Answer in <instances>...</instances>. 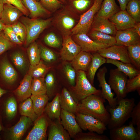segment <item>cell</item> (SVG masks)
Masks as SVG:
<instances>
[{"instance_id": "6da1fadb", "label": "cell", "mask_w": 140, "mask_h": 140, "mask_svg": "<svg viewBox=\"0 0 140 140\" xmlns=\"http://www.w3.org/2000/svg\"><path fill=\"white\" fill-rule=\"evenodd\" d=\"M105 102L101 94L91 95L78 103V113L92 116L107 126L110 116L104 106Z\"/></svg>"}, {"instance_id": "7a4b0ae2", "label": "cell", "mask_w": 140, "mask_h": 140, "mask_svg": "<svg viewBox=\"0 0 140 140\" xmlns=\"http://www.w3.org/2000/svg\"><path fill=\"white\" fill-rule=\"evenodd\" d=\"M117 104L115 107L107 106L106 109L110 114L107 124L109 130L123 125L130 118L135 106V100L132 98H122L117 100Z\"/></svg>"}, {"instance_id": "3957f363", "label": "cell", "mask_w": 140, "mask_h": 140, "mask_svg": "<svg viewBox=\"0 0 140 140\" xmlns=\"http://www.w3.org/2000/svg\"><path fill=\"white\" fill-rule=\"evenodd\" d=\"M76 75L75 85L72 86L70 92L78 103L91 95L101 94V90L97 89L91 83L85 71H77Z\"/></svg>"}, {"instance_id": "277c9868", "label": "cell", "mask_w": 140, "mask_h": 140, "mask_svg": "<svg viewBox=\"0 0 140 140\" xmlns=\"http://www.w3.org/2000/svg\"><path fill=\"white\" fill-rule=\"evenodd\" d=\"M26 29V45L33 43L50 24L51 19L30 18L23 17L21 20Z\"/></svg>"}, {"instance_id": "5b68a950", "label": "cell", "mask_w": 140, "mask_h": 140, "mask_svg": "<svg viewBox=\"0 0 140 140\" xmlns=\"http://www.w3.org/2000/svg\"><path fill=\"white\" fill-rule=\"evenodd\" d=\"M103 0H95L91 7L82 15L76 26L71 30L73 35L87 34L91 26L94 15L100 9Z\"/></svg>"}, {"instance_id": "8992f818", "label": "cell", "mask_w": 140, "mask_h": 140, "mask_svg": "<svg viewBox=\"0 0 140 140\" xmlns=\"http://www.w3.org/2000/svg\"><path fill=\"white\" fill-rule=\"evenodd\" d=\"M128 76L117 68L110 71L108 84L116 95L117 100L126 97V86Z\"/></svg>"}, {"instance_id": "52a82bcc", "label": "cell", "mask_w": 140, "mask_h": 140, "mask_svg": "<svg viewBox=\"0 0 140 140\" xmlns=\"http://www.w3.org/2000/svg\"><path fill=\"white\" fill-rule=\"evenodd\" d=\"M75 116L76 120L82 130L102 134L107 129L104 124L92 116L78 113Z\"/></svg>"}, {"instance_id": "ba28073f", "label": "cell", "mask_w": 140, "mask_h": 140, "mask_svg": "<svg viewBox=\"0 0 140 140\" xmlns=\"http://www.w3.org/2000/svg\"><path fill=\"white\" fill-rule=\"evenodd\" d=\"M97 52L105 58L131 63L128 54L127 46L115 45L100 50Z\"/></svg>"}, {"instance_id": "9c48e42d", "label": "cell", "mask_w": 140, "mask_h": 140, "mask_svg": "<svg viewBox=\"0 0 140 140\" xmlns=\"http://www.w3.org/2000/svg\"><path fill=\"white\" fill-rule=\"evenodd\" d=\"M110 139L111 140H140V134L137 131L132 123L110 130Z\"/></svg>"}, {"instance_id": "30bf717a", "label": "cell", "mask_w": 140, "mask_h": 140, "mask_svg": "<svg viewBox=\"0 0 140 140\" xmlns=\"http://www.w3.org/2000/svg\"><path fill=\"white\" fill-rule=\"evenodd\" d=\"M107 72L106 66L100 68L97 74V79L99 82V86L101 88V96L107 101L110 107H115L117 104V100L116 97H114L115 93L112 92L110 86L106 81L105 76Z\"/></svg>"}, {"instance_id": "8fae6325", "label": "cell", "mask_w": 140, "mask_h": 140, "mask_svg": "<svg viewBox=\"0 0 140 140\" xmlns=\"http://www.w3.org/2000/svg\"><path fill=\"white\" fill-rule=\"evenodd\" d=\"M34 126L25 140H45L49 124L47 116L43 114L34 122Z\"/></svg>"}, {"instance_id": "7c38bea8", "label": "cell", "mask_w": 140, "mask_h": 140, "mask_svg": "<svg viewBox=\"0 0 140 140\" xmlns=\"http://www.w3.org/2000/svg\"><path fill=\"white\" fill-rule=\"evenodd\" d=\"M81 51V47L70 36L67 35L64 36L62 47L60 52L62 60L72 61Z\"/></svg>"}, {"instance_id": "4fadbf2b", "label": "cell", "mask_w": 140, "mask_h": 140, "mask_svg": "<svg viewBox=\"0 0 140 140\" xmlns=\"http://www.w3.org/2000/svg\"><path fill=\"white\" fill-rule=\"evenodd\" d=\"M60 118L61 124L71 138H73L77 134L82 132L74 114L61 109Z\"/></svg>"}, {"instance_id": "5bb4252c", "label": "cell", "mask_w": 140, "mask_h": 140, "mask_svg": "<svg viewBox=\"0 0 140 140\" xmlns=\"http://www.w3.org/2000/svg\"><path fill=\"white\" fill-rule=\"evenodd\" d=\"M115 37L116 45L127 47L140 43V36L134 28L116 31Z\"/></svg>"}, {"instance_id": "9a60e30c", "label": "cell", "mask_w": 140, "mask_h": 140, "mask_svg": "<svg viewBox=\"0 0 140 140\" xmlns=\"http://www.w3.org/2000/svg\"><path fill=\"white\" fill-rule=\"evenodd\" d=\"M32 122L29 118L22 116L16 124L8 129L6 138L12 140H20L32 124Z\"/></svg>"}, {"instance_id": "2e32d148", "label": "cell", "mask_w": 140, "mask_h": 140, "mask_svg": "<svg viewBox=\"0 0 140 140\" xmlns=\"http://www.w3.org/2000/svg\"><path fill=\"white\" fill-rule=\"evenodd\" d=\"M74 35L73 40L80 46L82 51L89 52H97L100 50L110 46L95 42L86 34L79 33Z\"/></svg>"}, {"instance_id": "e0dca14e", "label": "cell", "mask_w": 140, "mask_h": 140, "mask_svg": "<svg viewBox=\"0 0 140 140\" xmlns=\"http://www.w3.org/2000/svg\"><path fill=\"white\" fill-rule=\"evenodd\" d=\"M117 31L133 28L136 23L126 10H120L109 19Z\"/></svg>"}, {"instance_id": "ac0fdd59", "label": "cell", "mask_w": 140, "mask_h": 140, "mask_svg": "<svg viewBox=\"0 0 140 140\" xmlns=\"http://www.w3.org/2000/svg\"><path fill=\"white\" fill-rule=\"evenodd\" d=\"M91 26L92 30L113 36L115 35L117 31L114 25L108 19L100 17L97 15L94 17Z\"/></svg>"}, {"instance_id": "d6986e66", "label": "cell", "mask_w": 140, "mask_h": 140, "mask_svg": "<svg viewBox=\"0 0 140 140\" xmlns=\"http://www.w3.org/2000/svg\"><path fill=\"white\" fill-rule=\"evenodd\" d=\"M23 13L17 8L10 4H4L3 10L1 18L5 25H11L17 22Z\"/></svg>"}, {"instance_id": "ffe728a7", "label": "cell", "mask_w": 140, "mask_h": 140, "mask_svg": "<svg viewBox=\"0 0 140 140\" xmlns=\"http://www.w3.org/2000/svg\"><path fill=\"white\" fill-rule=\"evenodd\" d=\"M71 137L65 129L60 121L55 120L51 123L50 128L48 140H69Z\"/></svg>"}, {"instance_id": "44dd1931", "label": "cell", "mask_w": 140, "mask_h": 140, "mask_svg": "<svg viewBox=\"0 0 140 140\" xmlns=\"http://www.w3.org/2000/svg\"><path fill=\"white\" fill-rule=\"evenodd\" d=\"M60 102L61 109L74 114L78 113V103L70 92L65 88H63L60 94Z\"/></svg>"}, {"instance_id": "7402d4cb", "label": "cell", "mask_w": 140, "mask_h": 140, "mask_svg": "<svg viewBox=\"0 0 140 140\" xmlns=\"http://www.w3.org/2000/svg\"><path fill=\"white\" fill-rule=\"evenodd\" d=\"M33 78L28 74L24 77L18 88L14 92L19 101L22 102L32 95L31 84Z\"/></svg>"}, {"instance_id": "603a6c76", "label": "cell", "mask_w": 140, "mask_h": 140, "mask_svg": "<svg viewBox=\"0 0 140 140\" xmlns=\"http://www.w3.org/2000/svg\"><path fill=\"white\" fill-rule=\"evenodd\" d=\"M0 74L3 80L6 83L11 84L16 80L17 74L11 64L5 59L0 64Z\"/></svg>"}, {"instance_id": "cb8c5ba5", "label": "cell", "mask_w": 140, "mask_h": 140, "mask_svg": "<svg viewBox=\"0 0 140 140\" xmlns=\"http://www.w3.org/2000/svg\"><path fill=\"white\" fill-rule=\"evenodd\" d=\"M92 60L90 52L81 51L71 61L73 67L76 71H87Z\"/></svg>"}, {"instance_id": "d4e9b609", "label": "cell", "mask_w": 140, "mask_h": 140, "mask_svg": "<svg viewBox=\"0 0 140 140\" xmlns=\"http://www.w3.org/2000/svg\"><path fill=\"white\" fill-rule=\"evenodd\" d=\"M92 60L87 70V78L93 86L95 73L98 69L106 63V59L101 56L97 52L91 54Z\"/></svg>"}, {"instance_id": "484cf974", "label": "cell", "mask_w": 140, "mask_h": 140, "mask_svg": "<svg viewBox=\"0 0 140 140\" xmlns=\"http://www.w3.org/2000/svg\"><path fill=\"white\" fill-rule=\"evenodd\" d=\"M23 4L29 11L31 18H35L49 13L39 2L36 0H22Z\"/></svg>"}, {"instance_id": "4316f807", "label": "cell", "mask_w": 140, "mask_h": 140, "mask_svg": "<svg viewBox=\"0 0 140 140\" xmlns=\"http://www.w3.org/2000/svg\"><path fill=\"white\" fill-rule=\"evenodd\" d=\"M106 59V63L115 66L119 70L126 75L129 79L133 78L140 73V70L131 63H124L117 60Z\"/></svg>"}, {"instance_id": "83f0119b", "label": "cell", "mask_w": 140, "mask_h": 140, "mask_svg": "<svg viewBox=\"0 0 140 140\" xmlns=\"http://www.w3.org/2000/svg\"><path fill=\"white\" fill-rule=\"evenodd\" d=\"M60 94H57L51 102L47 103L44 109V112L51 119L60 121Z\"/></svg>"}, {"instance_id": "f1b7e54d", "label": "cell", "mask_w": 140, "mask_h": 140, "mask_svg": "<svg viewBox=\"0 0 140 140\" xmlns=\"http://www.w3.org/2000/svg\"><path fill=\"white\" fill-rule=\"evenodd\" d=\"M120 11V8L116 4L115 0H103L97 15L109 19Z\"/></svg>"}, {"instance_id": "f546056e", "label": "cell", "mask_w": 140, "mask_h": 140, "mask_svg": "<svg viewBox=\"0 0 140 140\" xmlns=\"http://www.w3.org/2000/svg\"><path fill=\"white\" fill-rule=\"evenodd\" d=\"M88 36L95 42L105 44L110 46L116 45L115 36L94 30H92Z\"/></svg>"}, {"instance_id": "4dcf8cb0", "label": "cell", "mask_w": 140, "mask_h": 140, "mask_svg": "<svg viewBox=\"0 0 140 140\" xmlns=\"http://www.w3.org/2000/svg\"><path fill=\"white\" fill-rule=\"evenodd\" d=\"M30 98L32 102L34 111L38 117L43 114L48 102L49 97L46 94L40 95H31Z\"/></svg>"}, {"instance_id": "1f68e13d", "label": "cell", "mask_w": 140, "mask_h": 140, "mask_svg": "<svg viewBox=\"0 0 140 140\" xmlns=\"http://www.w3.org/2000/svg\"><path fill=\"white\" fill-rule=\"evenodd\" d=\"M2 106L4 117L9 120L12 119L17 112V105L15 99L13 97L8 98L4 101Z\"/></svg>"}, {"instance_id": "d6a6232c", "label": "cell", "mask_w": 140, "mask_h": 140, "mask_svg": "<svg viewBox=\"0 0 140 140\" xmlns=\"http://www.w3.org/2000/svg\"><path fill=\"white\" fill-rule=\"evenodd\" d=\"M19 111L22 116L29 118L33 122H34L38 117L34 111L32 102L30 97L20 103L19 106Z\"/></svg>"}, {"instance_id": "836d02e7", "label": "cell", "mask_w": 140, "mask_h": 140, "mask_svg": "<svg viewBox=\"0 0 140 140\" xmlns=\"http://www.w3.org/2000/svg\"><path fill=\"white\" fill-rule=\"evenodd\" d=\"M31 90L32 95L46 94L47 89L44 77L33 78L31 84Z\"/></svg>"}, {"instance_id": "e575fe53", "label": "cell", "mask_w": 140, "mask_h": 140, "mask_svg": "<svg viewBox=\"0 0 140 140\" xmlns=\"http://www.w3.org/2000/svg\"><path fill=\"white\" fill-rule=\"evenodd\" d=\"M128 54L131 63L140 69V43L127 47Z\"/></svg>"}, {"instance_id": "d590c367", "label": "cell", "mask_w": 140, "mask_h": 140, "mask_svg": "<svg viewBox=\"0 0 140 140\" xmlns=\"http://www.w3.org/2000/svg\"><path fill=\"white\" fill-rule=\"evenodd\" d=\"M50 68L42 60H40L36 65H30L28 74L32 78L44 77Z\"/></svg>"}, {"instance_id": "8d00e7d4", "label": "cell", "mask_w": 140, "mask_h": 140, "mask_svg": "<svg viewBox=\"0 0 140 140\" xmlns=\"http://www.w3.org/2000/svg\"><path fill=\"white\" fill-rule=\"evenodd\" d=\"M125 10L136 23L140 22V0H130L127 3Z\"/></svg>"}, {"instance_id": "74e56055", "label": "cell", "mask_w": 140, "mask_h": 140, "mask_svg": "<svg viewBox=\"0 0 140 140\" xmlns=\"http://www.w3.org/2000/svg\"><path fill=\"white\" fill-rule=\"evenodd\" d=\"M30 65L35 66L40 61V49L36 42L31 43L27 49Z\"/></svg>"}, {"instance_id": "f35d334b", "label": "cell", "mask_w": 140, "mask_h": 140, "mask_svg": "<svg viewBox=\"0 0 140 140\" xmlns=\"http://www.w3.org/2000/svg\"><path fill=\"white\" fill-rule=\"evenodd\" d=\"M76 140H109L107 136L99 134L93 132H80L73 138Z\"/></svg>"}, {"instance_id": "ab89813d", "label": "cell", "mask_w": 140, "mask_h": 140, "mask_svg": "<svg viewBox=\"0 0 140 140\" xmlns=\"http://www.w3.org/2000/svg\"><path fill=\"white\" fill-rule=\"evenodd\" d=\"M136 90L140 95V73L131 79H128L126 86L127 94Z\"/></svg>"}, {"instance_id": "60d3db41", "label": "cell", "mask_w": 140, "mask_h": 140, "mask_svg": "<svg viewBox=\"0 0 140 140\" xmlns=\"http://www.w3.org/2000/svg\"><path fill=\"white\" fill-rule=\"evenodd\" d=\"M130 118H131V122L134 125H136V129L137 133L140 134V101L134 107L131 112Z\"/></svg>"}, {"instance_id": "b9f144b4", "label": "cell", "mask_w": 140, "mask_h": 140, "mask_svg": "<svg viewBox=\"0 0 140 140\" xmlns=\"http://www.w3.org/2000/svg\"><path fill=\"white\" fill-rule=\"evenodd\" d=\"M13 31L22 42L25 39L26 35V31L24 25L20 22H17L10 25Z\"/></svg>"}, {"instance_id": "7bdbcfd3", "label": "cell", "mask_w": 140, "mask_h": 140, "mask_svg": "<svg viewBox=\"0 0 140 140\" xmlns=\"http://www.w3.org/2000/svg\"><path fill=\"white\" fill-rule=\"evenodd\" d=\"M12 61L15 66L20 70H23L25 67L26 61L23 55L19 52H15L12 55Z\"/></svg>"}, {"instance_id": "ee69618b", "label": "cell", "mask_w": 140, "mask_h": 140, "mask_svg": "<svg viewBox=\"0 0 140 140\" xmlns=\"http://www.w3.org/2000/svg\"><path fill=\"white\" fill-rule=\"evenodd\" d=\"M40 48L41 58L44 61L50 62L56 60V55L52 51L43 46H40Z\"/></svg>"}, {"instance_id": "f6af8a7d", "label": "cell", "mask_w": 140, "mask_h": 140, "mask_svg": "<svg viewBox=\"0 0 140 140\" xmlns=\"http://www.w3.org/2000/svg\"><path fill=\"white\" fill-rule=\"evenodd\" d=\"M3 31L6 37L12 43L18 44H22V42L13 32L10 25H4Z\"/></svg>"}, {"instance_id": "bcb514c9", "label": "cell", "mask_w": 140, "mask_h": 140, "mask_svg": "<svg viewBox=\"0 0 140 140\" xmlns=\"http://www.w3.org/2000/svg\"><path fill=\"white\" fill-rule=\"evenodd\" d=\"M64 71L69 84L72 86H74L76 76L75 70L69 65L67 64L64 66Z\"/></svg>"}, {"instance_id": "7dc6e473", "label": "cell", "mask_w": 140, "mask_h": 140, "mask_svg": "<svg viewBox=\"0 0 140 140\" xmlns=\"http://www.w3.org/2000/svg\"><path fill=\"white\" fill-rule=\"evenodd\" d=\"M44 41L48 46L54 48H58L61 45L60 40L53 33L51 32L44 37Z\"/></svg>"}, {"instance_id": "c3c4849f", "label": "cell", "mask_w": 140, "mask_h": 140, "mask_svg": "<svg viewBox=\"0 0 140 140\" xmlns=\"http://www.w3.org/2000/svg\"><path fill=\"white\" fill-rule=\"evenodd\" d=\"M13 44L6 37L2 31L0 34V55L13 47Z\"/></svg>"}, {"instance_id": "681fc988", "label": "cell", "mask_w": 140, "mask_h": 140, "mask_svg": "<svg viewBox=\"0 0 140 140\" xmlns=\"http://www.w3.org/2000/svg\"><path fill=\"white\" fill-rule=\"evenodd\" d=\"M46 9L54 11L62 6V3L59 0H40L39 2Z\"/></svg>"}, {"instance_id": "f907efd6", "label": "cell", "mask_w": 140, "mask_h": 140, "mask_svg": "<svg viewBox=\"0 0 140 140\" xmlns=\"http://www.w3.org/2000/svg\"><path fill=\"white\" fill-rule=\"evenodd\" d=\"M45 82L47 89L46 94L49 97L52 95L55 84L54 77L52 73L47 75L45 79Z\"/></svg>"}, {"instance_id": "816d5d0a", "label": "cell", "mask_w": 140, "mask_h": 140, "mask_svg": "<svg viewBox=\"0 0 140 140\" xmlns=\"http://www.w3.org/2000/svg\"><path fill=\"white\" fill-rule=\"evenodd\" d=\"M60 24L65 30H67L72 29L75 24L74 20L69 16L64 15L60 19Z\"/></svg>"}, {"instance_id": "f5cc1de1", "label": "cell", "mask_w": 140, "mask_h": 140, "mask_svg": "<svg viewBox=\"0 0 140 140\" xmlns=\"http://www.w3.org/2000/svg\"><path fill=\"white\" fill-rule=\"evenodd\" d=\"M92 3V0H73L72 2L73 6L76 9L80 11L87 9Z\"/></svg>"}, {"instance_id": "db71d44e", "label": "cell", "mask_w": 140, "mask_h": 140, "mask_svg": "<svg viewBox=\"0 0 140 140\" xmlns=\"http://www.w3.org/2000/svg\"><path fill=\"white\" fill-rule=\"evenodd\" d=\"M4 4L12 5L18 9L24 15L28 16L29 12L24 5L22 0H3Z\"/></svg>"}, {"instance_id": "11a10c76", "label": "cell", "mask_w": 140, "mask_h": 140, "mask_svg": "<svg viewBox=\"0 0 140 140\" xmlns=\"http://www.w3.org/2000/svg\"><path fill=\"white\" fill-rule=\"evenodd\" d=\"M120 5L121 10H125L127 5L128 3L131 0H117Z\"/></svg>"}, {"instance_id": "9f6ffc18", "label": "cell", "mask_w": 140, "mask_h": 140, "mask_svg": "<svg viewBox=\"0 0 140 140\" xmlns=\"http://www.w3.org/2000/svg\"><path fill=\"white\" fill-rule=\"evenodd\" d=\"M133 28L136 32L140 36V22L136 23Z\"/></svg>"}, {"instance_id": "6f0895ef", "label": "cell", "mask_w": 140, "mask_h": 140, "mask_svg": "<svg viewBox=\"0 0 140 140\" xmlns=\"http://www.w3.org/2000/svg\"><path fill=\"white\" fill-rule=\"evenodd\" d=\"M4 5L3 0H0V19L3 10Z\"/></svg>"}, {"instance_id": "680465c9", "label": "cell", "mask_w": 140, "mask_h": 140, "mask_svg": "<svg viewBox=\"0 0 140 140\" xmlns=\"http://www.w3.org/2000/svg\"><path fill=\"white\" fill-rule=\"evenodd\" d=\"M7 91L1 88L0 86V99L1 97L4 95L6 94Z\"/></svg>"}, {"instance_id": "91938a15", "label": "cell", "mask_w": 140, "mask_h": 140, "mask_svg": "<svg viewBox=\"0 0 140 140\" xmlns=\"http://www.w3.org/2000/svg\"><path fill=\"white\" fill-rule=\"evenodd\" d=\"M4 25L0 19V33L3 31Z\"/></svg>"}, {"instance_id": "94428289", "label": "cell", "mask_w": 140, "mask_h": 140, "mask_svg": "<svg viewBox=\"0 0 140 140\" xmlns=\"http://www.w3.org/2000/svg\"><path fill=\"white\" fill-rule=\"evenodd\" d=\"M3 129L2 127V126L0 120V140L1 139V131Z\"/></svg>"}, {"instance_id": "6125c7cd", "label": "cell", "mask_w": 140, "mask_h": 140, "mask_svg": "<svg viewBox=\"0 0 140 140\" xmlns=\"http://www.w3.org/2000/svg\"><path fill=\"white\" fill-rule=\"evenodd\" d=\"M61 2H64L66 0H59Z\"/></svg>"}, {"instance_id": "be15d7a7", "label": "cell", "mask_w": 140, "mask_h": 140, "mask_svg": "<svg viewBox=\"0 0 140 140\" xmlns=\"http://www.w3.org/2000/svg\"><path fill=\"white\" fill-rule=\"evenodd\" d=\"M1 33H1H0V34Z\"/></svg>"}]
</instances>
